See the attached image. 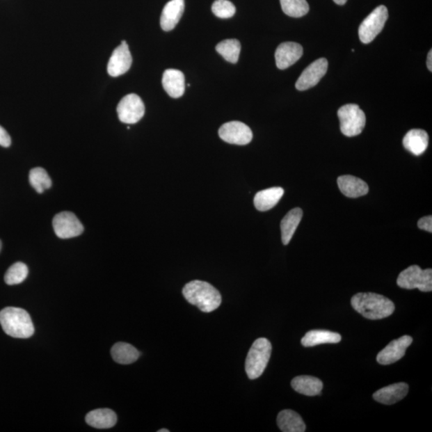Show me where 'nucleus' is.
<instances>
[{"mask_svg":"<svg viewBox=\"0 0 432 432\" xmlns=\"http://www.w3.org/2000/svg\"><path fill=\"white\" fill-rule=\"evenodd\" d=\"M351 306L362 317L371 320L392 316L396 309L388 298L376 293H358L351 298Z\"/></svg>","mask_w":432,"mask_h":432,"instance_id":"obj_1","label":"nucleus"},{"mask_svg":"<svg viewBox=\"0 0 432 432\" xmlns=\"http://www.w3.org/2000/svg\"><path fill=\"white\" fill-rule=\"evenodd\" d=\"M158 432H169V430L167 429H161V430H159Z\"/></svg>","mask_w":432,"mask_h":432,"instance_id":"obj_36","label":"nucleus"},{"mask_svg":"<svg viewBox=\"0 0 432 432\" xmlns=\"http://www.w3.org/2000/svg\"><path fill=\"white\" fill-rule=\"evenodd\" d=\"M29 275V268L22 262L10 266L5 274L4 280L8 285H16L23 282Z\"/></svg>","mask_w":432,"mask_h":432,"instance_id":"obj_30","label":"nucleus"},{"mask_svg":"<svg viewBox=\"0 0 432 432\" xmlns=\"http://www.w3.org/2000/svg\"><path fill=\"white\" fill-rule=\"evenodd\" d=\"M426 66H428L429 70L432 72V51L431 50L428 55V60H426Z\"/></svg>","mask_w":432,"mask_h":432,"instance_id":"obj_34","label":"nucleus"},{"mask_svg":"<svg viewBox=\"0 0 432 432\" xmlns=\"http://www.w3.org/2000/svg\"><path fill=\"white\" fill-rule=\"evenodd\" d=\"M408 390L409 387L406 383H394L376 391L373 394V398L378 403L392 405L406 397Z\"/></svg>","mask_w":432,"mask_h":432,"instance_id":"obj_16","label":"nucleus"},{"mask_svg":"<svg viewBox=\"0 0 432 432\" xmlns=\"http://www.w3.org/2000/svg\"><path fill=\"white\" fill-rule=\"evenodd\" d=\"M218 136L223 141L237 145H247L253 138L250 128L239 121L228 122L222 125Z\"/></svg>","mask_w":432,"mask_h":432,"instance_id":"obj_10","label":"nucleus"},{"mask_svg":"<svg viewBox=\"0 0 432 432\" xmlns=\"http://www.w3.org/2000/svg\"><path fill=\"white\" fill-rule=\"evenodd\" d=\"M211 9L212 13L221 19L232 18L237 12L236 7L228 0H216L212 4Z\"/></svg>","mask_w":432,"mask_h":432,"instance_id":"obj_31","label":"nucleus"},{"mask_svg":"<svg viewBox=\"0 0 432 432\" xmlns=\"http://www.w3.org/2000/svg\"><path fill=\"white\" fill-rule=\"evenodd\" d=\"M282 12L290 17L301 18L309 13L307 0H280Z\"/></svg>","mask_w":432,"mask_h":432,"instance_id":"obj_29","label":"nucleus"},{"mask_svg":"<svg viewBox=\"0 0 432 432\" xmlns=\"http://www.w3.org/2000/svg\"><path fill=\"white\" fill-rule=\"evenodd\" d=\"M29 182L38 193H44L45 191L49 189L52 185L50 176L46 170L42 168H35L31 170L29 173Z\"/></svg>","mask_w":432,"mask_h":432,"instance_id":"obj_28","label":"nucleus"},{"mask_svg":"<svg viewBox=\"0 0 432 432\" xmlns=\"http://www.w3.org/2000/svg\"><path fill=\"white\" fill-rule=\"evenodd\" d=\"M216 49L227 62L237 63L241 51V45L237 40H226L221 42Z\"/></svg>","mask_w":432,"mask_h":432,"instance_id":"obj_27","label":"nucleus"},{"mask_svg":"<svg viewBox=\"0 0 432 432\" xmlns=\"http://www.w3.org/2000/svg\"><path fill=\"white\" fill-rule=\"evenodd\" d=\"M277 424L284 432H303L306 425L301 416L292 410H282L277 417Z\"/></svg>","mask_w":432,"mask_h":432,"instance_id":"obj_23","label":"nucleus"},{"mask_svg":"<svg viewBox=\"0 0 432 432\" xmlns=\"http://www.w3.org/2000/svg\"><path fill=\"white\" fill-rule=\"evenodd\" d=\"M12 144V140L9 136L8 131L4 128L0 126V146L4 147H8Z\"/></svg>","mask_w":432,"mask_h":432,"instance_id":"obj_33","label":"nucleus"},{"mask_svg":"<svg viewBox=\"0 0 432 432\" xmlns=\"http://www.w3.org/2000/svg\"><path fill=\"white\" fill-rule=\"evenodd\" d=\"M337 183L341 192L349 198H358L367 195L369 191V188L365 181L355 176H339Z\"/></svg>","mask_w":432,"mask_h":432,"instance_id":"obj_18","label":"nucleus"},{"mask_svg":"<svg viewBox=\"0 0 432 432\" xmlns=\"http://www.w3.org/2000/svg\"><path fill=\"white\" fill-rule=\"evenodd\" d=\"M184 0H170L163 10L160 25L165 31H170L178 24L184 12Z\"/></svg>","mask_w":432,"mask_h":432,"instance_id":"obj_15","label":"nucleus"},{"mask_svg":"<svg viewBox=\"0 0 432 432\" xmlns=\"http://www.w3.org/2000/svg\"><path fill=\"white\" fill-rule=\"evenodd\" d=\"M413 339L410 335H403L392 341L378 354L377 362L382 365H389L399 361L405 355L407 349L413 344Z\"/></svg>","mask_w":432,"mask_h":432,"instance_id":"obj_12","label":"nucleus"},{"mask_svg":"<svg viewBox=\"0 0 432 432\" xmlns=\"http://www.w3.org/2000/svg\"><path fill=\"white\" fill-rule=\"evenodd\" d=\"M303 218L301 208H294L282 218L280 223L282 242L285 245L290 243Z\"/></svg>","mask_w":432,"mask_h":432,"instance_id":"obj_24","label":"nucleus"},{"mask_svg":"<svg viewBox=\"0 0 432 432\" xmlns=\"http://www.w3.org/2000/svg\"><path fill=\"white\" fill-rule=\"evenodd\" d=\"M333 1L338 5H344L348 0H333Z\"/></svg>","mask_w":432,"mask_h":432,"instance_id":"obj_35","label":"nucleus"},{"mask_svg":"<svg viewBox=\"0 0 432 432\" xmlns=\"http://www.w3.org/2000/svg\"><path fill=\"white\" fill-rule=\"evenodd\" d=\"M341 335L326 330H312L306 333L301 339L303 346H314L324 344H338Z\"/></svg>","mask_w":432,"mask_h":432,"instance_id":"obj_25","label":"nucleus"},{"mask_svg":"<svg viewBox=\"0 0 432 432\" xmlns=\"http://www.w3.org/2000/svg\"><path fill=\"white\" fill-rule=\"evenodd\" d=\"M132 63V57L129 47L126 41H122V44L116 47L110 58L108 72L112 77H118L129 70Z\"/></svg>","mask_w":432,"mask_h":432,"instance_id":"obj_13","label":"nucleus"},{"mask_svg":"<svg viewBox=\"0 0 432 432\" xmlns=\"http://www.w3.org/2000/svg\"><path fill=\"white\" fill-rule=\"evenodd\" d=\"M328 62L326 58H321L314 61L303 72L296 83L298 90L310 89L319 83L328 72Z\"/></svg>","mask_w":432,"mask_h":432,"instance_id":"obj_11","label":"nucleus"},{"mask_svg":"<svg viewBox=\"0 0 432 432\" xmlns=\"http://www.w3.org/2000/svg\"><path fill=\"white\" fill-rule=\"evenodd\" d=\"M285 194L280 186L260 191L255 195L254 205L259 211H266L273 208Z\"/></svg>","mask_w":432,"mask_h":432,"instance_id":"obj_20","label":"nucleus"},{"mask_svg":"<svg viewBox=\"0 0 432 432\" xmlns=\"http://www.w3.org/2000/svg\"><path fill=\"white\" fill-rule=\"evenodd\" d=\"M112 358L120 365H131L136 362L141 353L134 346L127 343H117L111 350Z\"/></svg>","mask_w":432,"mask_h":432,"instance_id":"obj_26","label":"nucleus"},{"mask_svg":"<svg viewBox=\"0 0 432 432\" xmlns=\"http://www.w3.org/2000/svg\"><path fill=\"white\" fill-rule=\"evenodd\" d=\"M53 228L56 236L61 239H71L80 236L84 227L74 213L63 211L53 218Z\"/></svg>","mask_w":432,"mask_h":432,"instance_id":"obj_9","label":"nucleus"},{"mask_svg":"<svg viewBox=\"0 0 432 432\" xmlns=\"http://www.w3.org/2000/svg\"><path fill=\"white\" fill-rule=\"evenodd\" d=\"M120 120L124 124L134 125L140 121L145 113V106L136 94H129L120 100L117 106Z\"/></svg>","mask_w":432,"mask_h":432,"instance_id":"obj_8","label":"nucleus"},{"mask_svg":"<svg viewBox=\"0 0 432 432\" xmlns=\"http://www.w3.org/2000/svg\"><path fill=\"white\" fill-rule=\"evenodd\" d=\"M397 285L403 289L413 290L418 288L421 291H431L432 270H423L417 265L410 266L399 274Z\"/></svg>","mask_w":432,"mask_h":432,"instance_id":"obj_6","label":"nucleus"},{"mask_svg":"<svg viewBox=\"0 0 432 432\" xmlns=\"http://www.w3.org/2000/svg\"><path fill=\"white\" fill-rule=\"evenodd\" d=\"M86 422L95 429H109L115 425L117 415L111 409H96L86 415Z\"/></svg>","mask_w":432,"mask_h":432,"instance_id":"obj_22","label":"nucleus"},{"mask_svg":"<svg viewBox=\"0 0 432 432\" xmlns=\"http://www.w3.org/2000/svg\"><path fill=\"white\" fill-rule=\"evenodd\" d=\"M162 83L164 90L170 97L178 99L184 94L185 77L182 72L168 69L163 73Z\"/></svg>","mask_w":432,"mask_h":432,"instance_id":"obj_17","label":"nucleus"},{"mask_svg":"<svg viewBox=\"0 0 432 432\" xmlns=\"http://www.w3.org/2000/svg\"><path fill=\"white\" fill-rule=\"evenodd\" d=\"M340 130L348 137L361 134L366 125V115L356 104H346L338 111Z\"/></svg>","mask_w":432,"mask_h":432,"instance_id":"obj_5","label":"nucleus"},{"mask_svg":"<svg viewBox=\"0 0 432 432\" xmlns=\"http://www.w3.org/2000/svg\"><path fill=\"white\" fill-rule=\"evenodd\" d=\"M303 47L295 42H282L275 51L276 66L280 70L290 67L302 57Z\"/></svg>","mask_w":432,"mask_h":432,"instance_id":"obj_14","label":"nucleus"},{"mask_svg":"<svg viewBox=\"0 0 432 432\" xmlns=\"http://www.w3.org/2000/svg\"><path fill=\"white\" fill-rule=\"evenodd\" d=\"M2 249V241L0 240V250Z\"/></svg>","mask_w":432,"mask_h":432,"instance_id":"obj_37","label":"nucleus"},{"mask_svg":"<svg viewBox=\"0 0 432 432\" xmlns=\"http://www.w3.org/2000/svg\"><path fill=\"white\" fill-rule=\"evenodd\" d=\"M0 324L4 333L13 338L28 339L35 328L29 314L24 309L9 307L0 312Z\"/></svg>","mask_w":432,"mask_h":432,"instance_id":"obj_3","label":"nucleus"},{"mask_svg":"<svg viewBox=\"0 0 432 432\" xmlns=\"http://www.w3.org/2000/svg\"><path fill=\"white\" fill-rule=\"evenodd\" d=\"M183 295L186 301L206 313L216 310L222 302L220 291L205 281L189 282L184 287Z\"/></svg>","mask_w":432,"mask_h":432,"instance_id":"obj_2","label":"nucleus"},{"mask_svg":"<svg viewBox=\"0 0 432 432\" xmlns=\"http://www.w3.org/2000/svg\"><path fill=\"white\" fill-rule=\"evenodd\" d=\"M271 344L269 339L259 338L250 349L245 362V370L250 380H255L263 375L268 366L271 354Z\"/></svg>","mask_w":432,"mask_h":432,"instance_id":"obj_4","label":"nucleus"},{"mask_svg":"<svg viewBox=\"0 0 432 432\" xmlns=\"http://www.w3.org/2000/svg\"><path fill=\"white\" fill-rule=\"evenodd\" d=\"M418 227L421 230H424L430 233L432 232V217L431 216L421 218L418 222Z\"/></svg>","mask_w":432,"mask_h":432,"instance_id":"obj_32","label":"nucleus"},{"mask_svg":"<svg viewBox=\"0 0 432 432\" xmlns=\"http://www.w3.org/2000/svg\"><path fill=\"white\" fill-rule=\"evenodd\" d=\"M388 19V10L381 5L362 21L359 28V36L362 42L370 44L381 33Z\"/></svg>","mask_w":432,"mask_h":432,"instance_id":"obj_7","label":"nucleus"},{"mask_svg":"<svg viewBox=\"0 0 432 432\" xmlns=\"http://www.w3.org/2000/svg\"><path fill=\"white\" fill-rule=\"evenodd\" d=\"M429 143L428 133L422 129L409 131L403 140V147L415 156H420L424 153L429 147Z\"/></svg>","mask_w":432,"mask_h":432,"instance_id":"obj_19","label":"nucleus"},{"mask_svg":"<svg viewBox=\"0 0 432 432\" xmlns=\"http://www.w3.org/2000/svg\"><path fill=\"white\" fill-rule=\"evenodd\" d=\"M291 387L304 396L314 397L321 393L323 383L317 377L301 376L293 378Z\"/></svg>","mask_w":432,"mask_h":432,"instance_id":"obj_21","label":"nucleus"}]
</instances>
